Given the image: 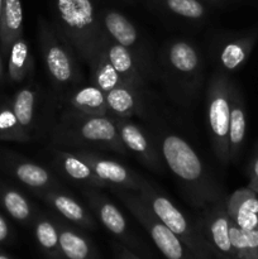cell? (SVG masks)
Listing matches in <instances>:
<instances>
[{
    "label": "cell",
    "instance_id": "6da1fadb",
    "mask_svg": "<svg viewBox=\"0 0 258 259\" xmlns=\"http://www.w3.org/2000/svg\"><path fill=\"white\" fill-rule=\"evenodd\" d=\"M161 154L164 164L181 185L187 201L197 209L224 200L223 190L207 172L201 158L182 137L164 133L161 137Z\"/></svg>",
    "mask_w": 258,
    "mask_h": 259
},
{
    "label": "cell",
    "instance_id": "7a4b0ae2",
    "mask_svg": "<svg viewBox=\"0 0 258 259\" xmlns=\"http://www.w3.org/2000/svg\"><path fill=\"white\" fill-rule=\"evenodd\" d=\"M50 4L52 24L89 65L101 51L106 35L94 0H50Z\"/></svg>",
    "mask_w": 258,
    "mask_h": 259
},
{
    "label": "cell",
    "instance_id": "3957f363",
    "mask_svg": "<svg viewBox=\"0 0 258 259\" xmlns=\"http://www.w3.org/2000/svg\"><path fill=\"white\" fill-rule=\"evenodd\" d=\"M53 142L75 149H103L128 154L110 115H89L65 109L52 132Z\"/></svg>",
    "mask_w": 258,
    "mask_h": 259
},
{
    "label": "cell",
    "instance_id": "277c9868",
    "mask_svg": "<svg viewBox=\"0 0 258 259\" xmlns=\"http://www.w3.org/2000/svg\"><path fill=\"white\" fill-rule=\"evenodd\" d=\"M38 40L48 78L56 90L75 89L82 78L77 55L55 25L45 18H39L38 23Z\"/></svg>",
    "mask_w": 258,
    "mask_h": 259
},
{
    "label": "cell",
    "instance_id": "5b68a950",
    "mask_svg": "<svg viewBox=\"0 0 258 259\" xmlns=\"http://www.w3.org/2000/svg\"><path fill=\"white\" fill-rule=\"evenodd\" d=\"M138 196L151 207L157 218L180 238L187 249L196 259H211L210 249L211 247L207 243L202 232L190 223L184 212L162 194L154 185L148 180L142 177L138 189Z\"/></svg>",
    "mask_w": 258,
    "mask_h": 259
},
{
    "label": "cell",
    "instance_id": "8992f818",
    "mask_svg": "<svg viewBox=\"0 0 258 259\" xmlns=\"http://www.w3.org/2000/svg\"><path fill=\"white\" fill-rule=\"evenodd\" d=\"M233 82L225 73L212 75L207 86L206 115L210 139L217 158L222 163H229V136L230 108H232Z\"/></svg>",
    "mask_w": 258,
    "mask_h": 259
},
{
    "label": "cell",
    "instance_id": "52a82bcc",
    "mask_svg": "<svg viewBox=\"0 0 258 259\" xmlns=\"http://www.w3.org/2000/svg\"><path fill=\"white\" fill-rule=\"evenodd\" d=\"M113 191L125 205L131 214L143 225L144 229L151 235L157 249L164 255V258L196 259L187 249L186 245L180 240V238L154 215L151 207L138 195L132 194L129 190L124 189H113Z\"/></svg>",
    "mask_w": 258,
    "mask_h": 259
},
{
    "label": "cell",
    "instance_id": "ba28073f",
    "mask_svg": "<svg viewBox=\"0 0 258 259\" xmlns=\"http://www.w3.org/2000/svg\"><path fill=\"white\" fill-rule=\"evenodd\" d=\"M114 120L126 151L133 153L147 168L157 174H163L164 161L162 158L161 151L147 137L143 129L128 118H119Z\"/></svg>",
    "mask_w": 258,
    "mask_h": 259
},
{
    "label": "cell",
    "instance_id": "9c48e42d",
    "mask_svg": "<svg viewBox=\"0 0 258 259\" xmlns=\"http://www.w3.org/2000/svg\"><path fill=\"white\" fill-rule=\"evenodd\" d=\"M75 153L88 162L96 176L103 180L109 189H124L129 191H138L142 176L120 162L104 157L90 149H76Z\"/></svg>",
    "mask_w": 258,
    "mask_h": 259
},
{
    "label": "cell",
    "instance_id": "30bf717a",
    "mask_svg": "<svg viewBox=\"0 0 258 259\" xmlns=\"http://www.w3.org/2000/svg\"><path fill=\"white\" fill-rule=\"evenodd\" d=\"M202 210V228L200 230L206 238L211 249L223 258L235 257L230 243V217L225 207V199L209 205Z\"/></svg>",
    "mask_w": 258,
    "mask_h": 259
},
{
    "label": "cell",
    "instance_id": "8fae6325",
    "mask_svg": "<svg viewBox=\"0 0 258 259\" xmlns=\"http://www.w3.org/2000/svg\"><path fill=\"white\" fill-rule=\"evenodd\" d=\"M82 195L89 209L94 212L103 227L116 238L129 242L126 219L119 207L96 187H83Z\"/></svg>",
    "mask_w": 258,
    "mask_h": 259
},
{
    "label": "cell",
    "instance_id": "7c38bea8",
    "mask_svg": "<svg viewBox=\"0 0 258 259\" xmlns=\"http://www.w3.org/2000/svg\"><path fill=\"white\" fill-rule=\"evenodd\" d=\"M37 196L68 223L86 229H94L96 227L93 214L77 199L68 194L65 187L42 191L37 194Z\"/></svg>",
    "mask_w": 258,
    "mask_h": 259
},
{
    "label": "cell",
    "instance_id": "4fadbf2b",
    "mask_svg": "<svg viewBox=\"0 0 258 259\" xmlns=\"http://www.w3.org/2000/svg\"><path fill=\"white\" fill-rule=\"evenodd\" d=\"M8 171L17 181L32 190L35 195L52 189H62L63 185L51 169L27 158H9Z\"/></svg>",
    "mask_w": 258,
    "mask_h": 259
},
{
    "label": "cell",
    "instance_id": "5bb4252c",
    "mask_svg": "<svg viewBox=\"0 0 258 259\" xmlns=\"http://www.w3.org/2000/svg\"><path fill=\"white\" fill-rule=\"evenodd\" d=\"M52 154L53 167L65 179L83 187H96V189L109 187L103 180L96 176L90 164L78 157L75 152L56 148L52 151Z\"/></svg>",
    "mask_w": 258,
    "mask_h": 259
},
{
    "label": "cell",
    "instance_id": "9a60e30c",
    "mask_svg": "<svg viewBox=\"0 0 258 259\" xmlns=\"http://www.w3.org/2000/svg\"><path fill=\"white\" fill-rule=\"evenodd\" d=\"M225 207L230 219L240 229H258V194L248 186L225 197Z\"/></svg>",
    "mask_w": 258,
    "mask_h": 259
},
{
    "label": "cell",
    "instance_id": "2e32d148",
    "mask_svg": "<svg viewBox=\"0 0 258 259\" xmlns=\"http://www.w3.org/2000/svg\"><path fill=\"white\" fill-rule=\"evenodd\" d=\"M101 48L124 82L142 91L146 81L143 77V71L139 68V63L133 53L128 48L114 42L108 35H105Z\"/></svg>",
    "mask_w": 258,
    "mask_h": 259
},
{
    "label": "cell",
    "instance_id": "e0dca14e",
    "mask_svg": "<svg viewBox=\"0 0 258 259\" xmlns=\"http://www.w3.org/2000/svg\"><path fill=\"white\" fill-rule=\"evenodd\" d=\"M100 19L105 34L114 42L128 48L139 63L138 56H137L139 50V34L136 25L129 20V18H126L118 10L104 9L100 13Z\"/></svg>",
    "mask_w": 258,
    "mask_h": 259
},
{
    "label": "cell",
    "instance_id": "ac0fdd59",
    "mask_svg": "<svg viewBox=\"0 0 258 259\" xmlns=\"http://www.w3.org/2000/svg\"><path fill=\"white\" fill-rule=\"evenodd\" d=\"M106 104H108V115L111 118H128L134 115H143V100L141 96V90L121 83L115 89L105 94Z\"/></svg>",
    "mask_w": 258,
    "mask_h": 259
},
{
    "label": "cell",
    "instance_id": "d6986e66",
    "mask_svg": "<svg viewBox=\"0 0 258 259\" xmlns=\"http://www.w3.org/2000/svg\"><path fill=\"white\" fill-rule=\"evenodd\" d=\"M65 103L67 106L66 109L68 110L89 115H108L105 93L93 83L76 86L75 89L68 91Z\"/></svg>",
    "mask_w": 258,
    "mask_h": 259
},
{
    "label": "cell",
    "instance_id": "ffe728a7",
    "mask_svg": "<svg viewBox=\"0 0 258 259\" xmlns=\"http://www.w3.org/2000/svg\"><path fill=\"white\" fill-rule=\"evenodd\" d=\"M166 61L179 76L191 78L200 70V55L194 45L187 40H174L166 48Z\"/></svg>",
    "mask_w": 258,
    "mask_h": 259
},
{
    "label": "cell",
    "instance_id": "44dd1931",
    "mask_svg": "<svg viewBox=\"0 0 258 259\" xmlns=\"http://www.w3.org/2000/svg\"><path fill=\"white\" fill-rule=\"evenodd\" d=\"M245 131H247V116L242 93L235 83L232 86V108H230L229 136V161H237L244 144Z\"/></svg>",
    "mask_w": 258,
    "mask_h": 259
},
{
    "label": "cell",
    "instance_id": "7402d4cb",
    "mask_svg": "<svg viewBox=\"0 0 258 259\" xmlns=\"http://www.w3.org/2000/svg\"><path fill=\"white\" fill-rule=\"evenodd\" d=\"M58 229V244L60 252L66 259H91L93 258V245L91 243L73 229L67 220L52 215Z\"/></svg>",
    "mask_w": 258,
    "mask_h": 259
},
{
    "label": "cell",
    "instance_id": "603a6c76",
    "mask_svg": "<svg viewBox=\"0 0 258 259\" xmlns=\"http://www.w3.org/2000/svg\"><path fill=\"white\" fill-rule=\"evenodd\" d=\"M23 7L20 0H4L0 20V48L8 56L13 43L23 35Z\"/></svg>",
    "mask_w": 258,
    "mask_h": 259
},
{
    "label": "cell",
    "instance_id": "cb8c5ba5",
    "mask_svg": "<svg viewBox=\"0 0 258 259\" xmlns=\"http://www.w3.org/2000/svg\"><path fill=\"white\" fill-rule=\"evenodd\" d=\"M257 40L258 32H252L225 43L219 52V62L222 67L228 72L239 70L247 62Z\"/></svg>",
    "mask_w": 258,
    "mask_h": 259
},
{
    "label": "cell",
    "instance_id": "d4e9b609",
    "mask_svg": "<svg viewBox=\"0 0 258 259\" xmlns=\"http://www.w3.org/2000/svg\"><path fill=\"white\" fill-rule=\"evenodd\" d=\"M34 61L30 55V48L25 38L15 40L8 53V77L12 82L20 83L33 72Z\"/></svg>",
    "mask_w": 258,
    "mask_h": 259
},
{
    "label": "cell",
    "instance_id": "484cf974",
    "mask_svg": "<svg viewBox=\"0 0 258 259\" xmlns=\"http://www.w3.org/2000/svg\"><path fill=\"white\" fill-rule=\"evenodd\" d=\"M0 205L14 220L22 224L33 222L35 210L34 205L14 187L0 185Z\"/></svg>",
    "mask_w": 258,
    "mask_h": 259
},
{
    "label": "cell",
    "instance_id": "4316f807",
    "mask_svg": "<svg viewBox=\"0 0 258 259\" xmlns=\"http://www.w3.org/2000/svg\"><path fill=\"white\" fill-rule=\"evenodd\" d=\"M10 103L20 125L32 136L35 121V109L38 104V88L32 83L19 89L14 94V98Z\"/></svg>",
    "mask_w": 258,
    "mask_h": 259
},
{
    "label": "cell",
    "instance_id": "83f0119b",
    "mask_svg": "<svg viewBox=\"0 0 258 259\" xmlns=\"http://www.w3.org/2000/svg\"><path fill=\"white\" fill-rule=\"evenodd\" d=\"M89 67H90L91 72V83L98 86L105 94L115 89L116 86L125 83L118 73V71L111 65L109 58L106 57L103 48L96 55V57L89 63Z\"/></svg>",
    "mask_w": 258,
    "mask_h": 259
},
{
    "label": "cell",
    "instance_id": "f1b7e54d",
    "mask_svg": "<svg viewBox=\"0 0 258 259\" xmlns=\"http://www.w3.org/2000/svg\"><path fill=\"white\" fill-rule=\"evenodd\" d=\"M33 230L39 247L50 255H60L58 229L52 217L42 211L35 212L33 218Z\"/></svg>",
    "mask_w": 258,
    "mask_h": 259
},
{
    "label": "cell",
    "instance_id": "f546056e",
    "mask_svg": "<svg viewBox=\"0 0 258 259\" xmlns=\"http://www.w3.org/2000/svg\"><path fill=\"white\" fill-rule=\"evenodd\" d=\"M230 243L238 259H258V229L243 230L230 219Z\"/></svg>",
    "mask_w": 258,
    "mask_h": 259
},
{
    "label": "cell",
    "instance_id": "4dcf8cb0",
    "mask_svg": "<svg viewBox=\"0 0 258 259\" xmlns=\"http://www.w3.org/2000/svg\"><path fill=\"white\" fill-rule=\"evenodd\" d=\"M158 8L176 17L189 20H200L206 15L204 0H152Z\"/></svg>",
    "mask_w": 258,
    "mask_h": 259
},
{
    "label": "cell",
    "instance_id": "1f68e13d",
    "mask_svg": "<svg viewBox=\"0 0 258 259\" xmlns=\"http://www.w3.org/2000/svg\"><path fill=\"white\" fill-rule=\"evenodd\" d=\"M32 136L20 125L13 111L12 103L8 101L0 105V141L29 142Z\"/></svg>",
    "mask_w": 258,
    "mask_h": 259
},
{
    "label": "cell",
    "instance_id": "d6a6232c",
    "mask_svg": "<svg viewBox=\"0 0 258 259\" xmlns=\"http://www.w3.org/2000/svg\"><path fill=\"white\" fill-rule=\"evenodd\" d=\"M248 177H249L248 187L258 194V156H255L248 166Z\"/></svg>",
    "mask_w": 258,
    "mask_h": 259
},
{
    "label": "cell",
    "instance_id": "836d02e7",
    "mask_svg": "<svg viewBox=\"0 0 258 259\" xmlns=\"http://www.w3.org/2000/svg\"><path fill=\"white\" fill-rule=\"evenodd\" d=\"M10 237V227L7 219L0 214V243H4Z\"/></svg>",
    "mask_w": 258,
    "mask_h": 259
},
{
    "label": "cell",
    "instance_id": "e575fe53",
    "mask_svg": "<svg viewBox=\"0 0 258 259\" xmlns=\"http://www.w3.org/2000/svg\"><path fill=\"white\" fill-rule=\"evenodd\" d=\"M120 259H138V258H136L133 254H131L129 252H126L125 249H121V258Z\"/></svg>",
    "mask_w": 258,
    "mask_h": 259
},
{
    "label": "cell",
    "instance_id": "d590c367",
    "mask_svg": "<svg viewBox=\"0 0 258 259\" xmlns=\"http://www.w3.org/2000/svg\"><path fill=\"white\" fill-rule=\"evenodd\" d=\"M3 75H4V68H3V61H2V56H0V82L3 80Z\"/></svg>",
    "mask_w": 258,
    "mask_h": 259
},
{
    "label": "cell",
    "instance_id": "8d00e7d4",
    "mask_svg": "<svg viewBox=\"0 0 258 259\" xmlns=\"http://www.w3.org/2000/svg\"><path fill=\"white\" fill-rule=\"evenodd\" d=\"M3 5H4V0H0V20H2V14H3Z\"/></svg>",
    "mask_w": 258,
    "mask_h": 259
},
{
    "label": "cell",
    "instance_id": "74e56055",
    "mask_svg": "<svg viewBox=\"0 0 258 259\" xmlns=\"http://www.w3.org/2000/svg\"><path fill=\"white\" fill-rule=\"evenodd\" d=\"M0 259H10V258L8 257L7 254H4V253H0Z\"/></svg>",
    "mask_w": 258,
    "mask_h": 259
},
{
    "label": "cell",
    "instance_id": "f35d334b",
    "mask_svg": "<svg viewBox=\"0 0 258 259\" xmlns=\"http://www.w3.org/2000/svg\"><path fill=\"white\" fill-rule=\"evenodd\" d=\"M209 2H217V3H219V2H227V0H209Z\"/></svg>",
    "mask_w": 258,
    "mask_h": 259
},
{
    "label": "cell",
    "instance_id": "ab89813d",
    "mask_svg": "<svg viewBox=\"0 0 258 259\" xmlns=\"http://www.w3.org/2000/svg\"><path fill=\"white\" fill-rule=\"evenodd\" d=\"M225 259H238V258H235V257H225Z\"/></svg>",
    "mask_w": 258,
    "mask_h": 259
},
{
    "label": "cell",
    "instance_id": "60d3db41",
    "mask_svg": "<svg viewBox=\"0 0 258 259\" xmlns=\"http://www.w3.org/2000/svg\"><path fill=\"white\" fill-rule=\"evenodd\" d=\"M255 156H258V147H257V151H255Z\"/></svg>",
    "mask_w": 258,
    "mask_h": 259
}]
</instances>
